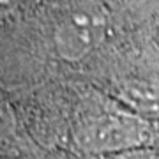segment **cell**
Returning <instances> with one entry per match:
<instances>
[{
	"instance_id": "1",
	"label": "cell",
	"mask_w": 159,
	"mask_h": 159,
	"mask_svg": "<svg viewBox=\"0 0 159 159\" xmlns=\"http://www.w3.org/2000/svg\"><path fill=\"white\" fill-rule=\"evenodd\" d=\"M106 12L96 4L76 7L57 25L55 46L60 57L78 60L92 51L104 37Z\"/></svg>"
}]
</instances>
